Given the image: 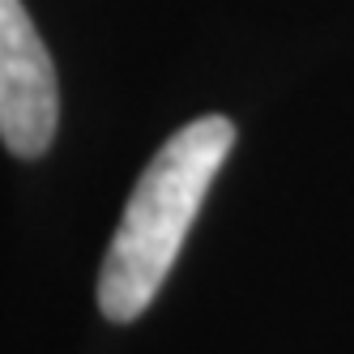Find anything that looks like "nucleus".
Returning a JSON list of instances; mask_svg holds the SVG:
<instances>
[{
	"mask_svg": "<svg viewBox=\"0 0 354 354\" xmlns=\"http://www.w3.org/2000/svg\"><path fill=\"white\" fill-rule=\"evenodd\" d=\"M231 145H235L231 120L201 115L184 124L149 158L111 235L103 273H98V308L107 320L129 324L154 303Z\"/></svg>",
	"mask_w": 354,
	"mask_h": 354,
	"instance_id": "obj_1",
	"label": "nucleus"
},
{
	"mask_svg": "<svg viewBox=\"0 0 354 354\" xmlns=\"http://www.w3.org/2000/svg\"><path fill=\"white\" fill-rule=\"evenodd\" d=\"M60 90L47 43L21 0H0V141L17 158H39L56 137Z\"/></svg>",
	"mask_w": 354,
	"mask_h": 354,
	"instance_id": "obj_2",
	"label": "nucleus"
}]
</instances>
